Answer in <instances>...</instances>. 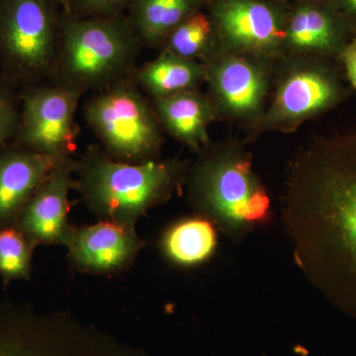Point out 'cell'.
<instances>
[{
	"label": "cell",
	"mask_w": 356,
	"mask_h": 356,
	"mask_svg": "<svg viewBox=\"0 0 356 356\" xmlns=\"http://www.w3.org/2000/svg\"><path fill=\"white\" fill-rule=\"evenodd\" d=\"M74 173L72 188L100 221L135 227L147 210L179 189L185 166L175 159L125 163L92 146L76 161Z\"/></svg>",
	"instance_id": "cell-2"
},
{
	"label": "cell",
	"mask_w": 356,
	"mask_h": 356,
	"mask_svg": "<svg viewBox=\"0 0 356 356\" xmlns=\"http://www.w3.org/2000/svg\"><path fill=\"white\" fill-rule=\"evenodd\" d=\"M48 0H0L1 76L16 86L53 79L60 16Z\"/></svg>",
	"instance_id": "cell-6"
},
{
	"label": "cell",
	"mask_w": 356,
	"mask_h": 356,
	"mask_svg": "<svg viewBox=\"0 0 356 356\" xmlns=\"http://www.w3.org/2000/svg\"><path fill=\"white\" fill-rule=\"evenodd\" d=\"M36 248L15 226L0 229V277L4 284L31 278Z\"/></svg>",
	"instance_id": "cell-20"
},
{
	"label": "cell",
	"mask_w": 356,
	"mask_h": 356,
	"mask_svg": "<svg viewBox=\"0 0 356 356\" xmlns=\"http://www.w3.org/2000/svg\"><path fill=\"white\" fill-rule=\"evenodd\" d=\"M154 102L161 125L175 139L195 151L208 144L207 129L213 111L204 96L195 90L185 91Z\"/></svg>",
	"instance_id": "cell-15"
},
{
	"label": "cell",
	"mask_w": 356,
	"mask_h": 356,
	"mask_svg": "<svg viewBox=\"0 0 356 356\" xmlns=\"http://www.w3.org/2000/svg\"><path fill=\"white\" fill-rule=\"evenodd\" d=\"M343 2L348 13L356 16V0H343Z\"/></svg>",
	"instance_id": "cell-26"
},
{
	"label": "cell",
	"mask_w": 356,
	"mask_h": 356,
	"mask_svg": "<svg viewBox=\"0 0 356 356\" xmlns=\"http://www.w3.org/2000/svg\"><path fill=\"white\" fill-rule=\"evenodd\" d=\"M212 15L220 37L236 50L269 53L285 41L283 16L261 0H219Z\"/></svg>",
	"instance_id": "cell-10"
},
{
	"label": "cell",
	"mask_w": 356,
	"mask_h": 356,
	"mask_svg": "<svg viewBox=\"0 0 356 356\" xmlns=\"http://www.w3.org/2000/svg\"><path fill=\"white\" fill-rule=\"evenodd\" d=\"M132 0H74L70 14L77 17H113L123 15Z\"/></svg>",
	"instance_id": "cell-23"
},
{
	"label": "cell",
	"mask_w": 356,
	"mask_h": 356,
	"mask_svg": "<svg viewBox=\"0 0 356 356\" xmlns=\"http://www.w3.org/2000/svg\"><path fill=\"white\" fill-rule=\"evenodd\" d=\"M58 317L29 307L0 308V356H65L58 348Z\"/></svg>",
	"instance_id": "cell-13"
},
{
	"label": "cell",
	"mask_w": 356,
	"mask_h": 356,
	"mask_svg": "<svg viewBox=\"0 0 356 356\" xmlns=\"http://www.w3.org/2000/svg\"><path fill=\"white\" fill-rule=\"evenodd\" d=\"M76 161L63 159L20 213L14 226L36 247L67 245L74 226L69 220V192Z\"/></svg>",
	"instance_id": "cell-9"
},
{
	"label": "cell",
	"mask_w": 356,
	"mask_h": 356,
	"mask_svg": "<svg viewBox=\"0 0 356 356\" xmlns=\"http://www.w3.org/2000/svg\"><path fill=\"white\" fill-rule=\"evenodd\" d=\"M17 86L0 76V151L14 140L20 116V93Z\"/></svg>",
	"instance_id": "cell-22"
},
{
	"label": "cell",
	"mask_w": 356,
	"mask_h": 356,
	"mask_svg": "<svg viewBox=\"0 0 356 356\" xmlns=\"http://www.w3.org/2000/svg\"><path fill=\"white\" fill-rule=\"evenodd\" d=\"M51 3L63 9V13H70L74 0H48Z\"/></svg>",
	"instance_id": "cell-25"
},
{
	"label": "cell",
	"mask_w": 356,
	"mask_h": 356,
	"mask_svg": "<svg viewBox=\"0 0 356 356\" xmlns=\"http://www.w3.org/2000/svg\"><path fill=\"white\" fill-rule=\"evenodd\" d=\"M336 21L317 7L302 6L288 21L285 41L294 50L332 51L339 43Z\"/></svg>",
	"instance_id": "cell-19"
},
{
	"label": "cell",
	"mask_w": 356,
	"mask_h": 356,
	"mask_svg": "<svg viewBox=\"0 0 356 356\" xmlns=\"http://www.w3.org/2000/svg\"><path fill=\"white\" fill-rule=\"evenodd\" d=\"M210 79L218 99L231 113L248 116L261 108L266 81L252 63L242 58H226L213 67Z\"/></svg>",
	"instance_id": "cell-14"
},
{
	"label": "cell",
	"mask_w": 356,
	"mask_h": 356,
	"mask_svg": "<svg viewBox=\"0 0 356 356\" xmlns=\"http://www.w3.org/2000/svg\"><path fill=\"white\" fill-rule=\"evenodd\" d=\"M203 76V70L193 60L166 50L133 74L138 86L154 96V100L195 90Z\"/></svg>",
	"instance_id": "cell-18"
},
{
	"label": "cell",
	"mask_w": 356,
	"mask_h": 356,
	"mask_svg": "<svg viewBox=\"0 0 356 356\" xmlns=\"http://www.w3.org/2000/svg\"><path fill=\"white\" fill-rule=\"evenodd\" d=\"M189 196L198 215L233 240L271 222L270 198L245 154L226 149L194 166Z\"/></svg>",
	"instance_id": "cell-4"
},
{
	"label": "cell",
	"mask_w": 356,
	"mask_h": 356,
	"mask_svg": "<svg viewBox=\"0 0 356 356\" xmlns=\"http://www.w3.org/2000/svg\"><path fill=\"white\" fill-rule=\"evenodd\" d=\"M133 76L96 91L83 107L84 120L112 159L153 161L161 144V122Z\"/></svg>",
	"instance_id": "cell-5"
},
{
	"label": "cell",
	"mask_w": 356,
	"mask_h": 356,
	"mask_svg": "<svg viewBox=\"0 0 356 356\" xmlns=\"http://www.w3.org/2000/svg\"><path fill=\"white\" fill-rule=\"evenodd\" d=\"M83 95L57 81L24 88L13 144L55 158L72 156L79 136L76 110Z\"/></svg>",
	"instance_id": "cell-7"
},
{
	"label": "cell",
	"mask_w": 356,
	"mask_h": 356,
	"mask_svg": "<svg viewBox=\"0 0 356 356\" xmlns=\"http://www.w3.org/2000/svg\"><path fill=\"white\" fill-rule=\"evenodd\" d=\"M159 248L175 266H197L207 261L216 250V226L200 215L178 220L163 232Z\"/></svg>",
	"instance_id": "cell-16"
},
{
	"label": "cell",
	"mask_w": 356,
	"mask_h": 356,
	"mask_svg": "<svg viewBox=\"0 0 356 356\" xmlns=\"http://www.w3.org/2000/svg\"><path fill=\"white\" fill-rule=\"evenodd\" d=\"M343 60L348 79L356 88V37L343 49Z\"/></svg>",
	"instance_id": "cell-24"
},
{
	"label": "cell",
	"mask_w": 356,
	"mask_h": 356,
	"mask_svg": "<svg viewBox=\"0 0 356 356\" xmlns=\"http://www.w3.org/2000/svg\"><path fill=\"white\" fill-rule=\"evenodd\" d=\"M145 245L135 227L100 221L74 227L65 247L72 268L90 274H112L132 266Z\"/></svg>",
	"instance_id": "cell-8"
},
{
	"label": "cell",
	"mask_w": 356,
	"mask_h": 356,
	"mask_svg": "<svg viewBox=\"0 0 356 356\" xmlns=\"http://www.w3.org/2000/svg\"><path fill=\"white\" fill-rule=\"evenodd\" d=\"M284 222L301 270L356 318V128L318 140L295 161Z\"/></svg>",
	"instance_id": "cell-1"
},
{
	"label": "cell",
	"mask_w": 356,
	"mask_h": 356,
	"mask_svg": "<svg viewBox=\"0 0 356 356\" xmlns=\"http://www.w3.org/2000/svg\"><path fill=\"white\" fill-rule=\"evenodd\" d=\"M65 159L15 144L0 151V229L15 225L30 199Z\"/></svg>",
	"instance_id": "cell-11"
},
{
	"label": "cell",
	"mask_w": 356,
	"mask_h": 356,
	"mask_svg": "<svg viewBox=\"0 0 356 356\" xmlns=\"http://www.w3.org/2000/svg\"><path fill=\"white\" fill-rule=\"evenodd\" d=\"M341 95L339 83L325 70H295L280 84L267 120L273 126L297 125L332 106Z\"/></svg>",
	"instance_id": "cell-12"
},
{
	"label": "cell",
	"mask_w": 356,
	"mask_h": 356,
	"mask_svg": "<svg viewBox=\"0 0 356 356\" xmlns=\"http://www.w3.org/2000/svg\"><path fill=\"white\" fill-rule=\"evenodd\" d=\"M212 33V22L197 10L185 18L165 41V50L178 57L193 60L205 51Z\"/></svg>",
	"instance_id": "cell-21"
},
{
	"label": "cell",
	"mask_w": 356,
	"mask_h": 356,
	"mask_svg": "<svg viewBox=\"0 0 356 356\" xmlns=\"http://www.w3.org/2000/svg\"><path fill=\"white\" fill-rule=\"evenodd\" d=\"M140 42L125 15L60 16L53 79L81 92L99 91L132 76Z\"/></svg>",
	"instance_id": "cell-3"
},
{
	"label": "cell",
	"mask_w": 356,
	"mask_h": 356,
	"mask_svg": "<svg viewBox=\"0 0 356 356\" xmlns=\"http://www.w3.org/2000/svg\"><path fill=\"white\" fill-rule=\"evenodd\" d=\"M126 16L140 44H165L170 33L196 11L195 0H132Z\"/></svg>",
	"instance_id": "cell-17"
}]
</instances>
